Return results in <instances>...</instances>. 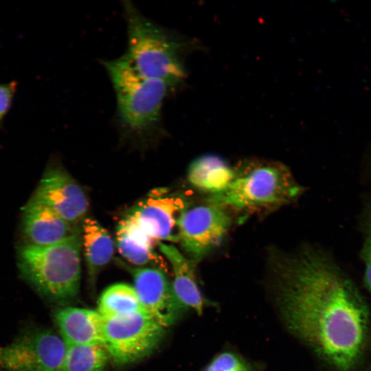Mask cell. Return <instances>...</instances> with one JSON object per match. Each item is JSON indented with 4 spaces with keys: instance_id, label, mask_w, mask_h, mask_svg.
<instances>
[{
    "instance_id": "1",
    "label": "cell",
    "mask_w": 371,
    "mask_h": 371,
    "mask_svg": "<svg viewBox=\"0 0 371 371\" xmlns=\"http://www.w3.org/2000/svg\"><path fill=\"white\" fill-rule=\"evenodd\" d=\"M276 304L287 328L339 371H350L365 346L369 313L352 282L306 249L273 262Z\"/></svg>"
},
{
    "instance_id": "2",
    "label": "cell",
    "mask_w": 371,
    "mask_h": 371,
    "mask_svg": "<svg viewBox=\"0 0 371 371\" xmlns=\"http://www.w3.org/2000/svg\"><path fill=\"white\" fill-rule=\"evenodd\" d=\"M102 65L114 91V122L121 138L145 146L165 136L163 108L174 90L140 76L123 56L102 60Z\"/></svg>"
},
{
    "instance_id": "3",
    "label": "cell",
    "mask_w": 371,
    "mask_h": 371,
    "mask_svg": "<svg viewBox=\"0 0 371 371\" xmlns=\"http://www.w3.org/2000/svg\"><path fill=\"white\" fill-rule=\"evenodd\" d=\"M127 44L122 55L142 76L168 85L174 91L186 77L185 60L193 41L145 16L131 1L122 2Z\"/></svg>"
},
{
    "instance_id": "4",
    "label": "cell",
    "mask_w": 371,
    "mask_h": 371,
    "mask_svg": "<svg viewBox=\"0 0 371 371\" xmlns=\"http://www.w3.org/2000/svg\"><path fill=\"white\" fill-rule=\"evenodd\" d=\"M302 192L303 188L286 166L253 161L236 169V176L225 191L207 199L229 212L247 214L278 208Z\"/></svg>"
},
{
    "instance_id": "5",
    "label": "cell",
    "mask_w": 371,
    "mask_h": 371,
    "mask_svg": "<svg viewBox=\"0 0 371 371\" xmlns=\"http://www.w3.org/2000/svg\"><path fill=\"white\" fill-rule=\"evenodd\" d=\"M81 230L47 246L26 244L18 251L23 277L43 295L58 302L74 298L80 288Z\"/></svg>"
},
{
    "instance_id": "6",
    "label": "cell",
    "mask_w": 371,
    "mask_h": 371,
    "mask_svg": "<svg viewBox=\"0 0 371 371\" xmlns=\"http://www.w3.org/2000/svg\"><path fill=\"white\" fill-rule=\"evenodd\" d=\"M164 333V327L144 310L104 318L102 345L115 363L124 365L148 355Z\"/></svg>"
},
{
    "instance_id": "7",
    "label": "cell",
    "mask_w": 371,
    "mask_h": 371,
    "mask_svg": "<svg viewBox=\"0 0 371 371\" xmlns=\"http://www.w3.org/2000/svg\"><path fill=\"white\" fill-rule=\"evenodd\" d=\"M229 212L209 201L188 204L179 221V242L194 264L218 246L232 225Z\"/></svg>"
},
{
    "instance_id": "8",
    "label": "cell",
    "mask_w": 371,
    "mask_h": 371,
    "mask_svg": "<svg viewBox=\"0 0 371 371\" xmlns=\"http://www.w3.org/2000/svg\"><path fill=\"white\" fill-rule=\"evenodd\" d=\"M67 344L50 330H38L0 347V367L8 371H62Z\"/></svg>"
},
{
    "instance_id": "9",
    "label": "cell",
    "mask_w": 371,
    "mask_h": 371,
    "mask_svg": "<svg viewBox=\"0 0 371 371\" xmlns=\"http://www.w3.org/2000/svg\"><path fill=\"white\" fill-rule=\"evenodd\" d=\"M188 202L166 188H156L128 212L157 243L179 242L178 221Z\"/></svg>"
},
{
    "instance_id": "10",
    "label": "cell",
    "mask_w": 371,
    "mask_h": 371,
    "mask_svg": "<svg viewBox=\"0 0 371 371\" xmlns=\"http://www.w3.org/2000/svg\"><path fill=\"white\" fill-rule=\"evenodd\" d=\"M33 197L74 225L86 218L89 202L83 189L59 168L47 170Z\"/></svg>"
},
{
    "instance_id": "11",
    "label": "cell",
    "mask_w": 371,
    "mask_h": 371,
    "mask_svg": "<svg viewBox=\"0 0 371 371\" xmlns=\"http://www.w3.org/2000/svg\"><path fill=\"white\" fill-rule=\"evenodd\" d=\"M144 310L163 327L173 324L184 307L177 300L164 271L153 267H128Z\"/></svg>"
},
{
    "instance_id": "12",
    "label": "cell",
    "mask_w": 371,
    "mask_h": 371,
    "mask_svg": "<svg viewBox=\"0 0 371 371\" xmlns=\"http://www.w3.org/2000/svg\"><path fill=\"white\" fill-rule=\"evenodd\" d=\"M22 228L27 244L35 246L57 243L78 229L33 196L23 209Z\"/></svg>"
},
{
    "instance_id": "13",
    "label": "cell",
    "mask_w": 371,
    "mask_h": 371,
    "mask_svg": "<svg viewBox=\"0 0 371 371\" xmlns=\"http://www.w3.org/2000/svg\"><path fill=\"white\" fill-rule=\"evenodd\" d=\"M115 240L119 253L130 263L137 267H153L168 272L166 261L154 250L157 242L130 214H126L118 223Z\"/></svg>"
},
{
    "instance_id": "14",
    "label": "cell",
    "mask_w": 371,
    "mask_h": 371,
    "mask_svg": "<svg viewBox=\"0 0 371 371\" xmlns=\"http://www.w3.org/2000/svg\"><path fill=\"white\" fill-rule=\"evenodd\" d=\"M158 245L170 264L173 275L171 286L177 300L184 308H191L201 314L207 302L198 285L194 263L173 245L159 242Z\"/></svg>"
},
{
    "instance_id": "15",
    "label": "cell",
    "mask_w": 371,
    "mask_h": 371,
    "mask_svg": "<svg viewBox=\"0 0 371 371\" xmlns=\"http://www.w3.org/2000/svg\"><path fill=\"white\" fill-rule=\"evenodd\" d=\"M55 320L67 345H102L104 318L97 311L67 307L56 313Z\"/></svg>"
},
{
    "instance_id": "16",
    "label": "cell",
    "mask_w": 371,
    "mask_h": 371,
    "mask_svg": "<svg viewBox=\"0 0 371 371\" xmlns=\"http://www.w3.org/2000/svg\"><path fill=\"white\" fill-rule=\"evenodd\" d=\"M236 176V169L215 155H203L190 164L187 178L197 190L216 195L225 191Z\"/></svg>"
},
{
    "instance_id": "17",
    "label": "cell",
    "mask_w": 371,
    "mask_h": 371,
    "mask_svg": "<svg viewBox=\"0 0 371 371\" xmlns=\"http://www.w3.org/2000/svg\"><path fill=\"white\" fill-rule=\"evenodd\" d=\"M81 240L89 280L93 284L98 274L113 256L114 241L108 231L91 217L82 221Z\"/></svg>"
},
{
    "instance_id": "18",
    "label": "cell",
    "mask_w": 371,
    "mask_h": 371,
    "mask_svg": "<svg viewBox=\"0 0 371 371\" xmlns=\"http://www.w3.org/2000/svg\"><path fill=\"white\" fill-rule=\"evenodd\" d=\"M144 310L133 286L125 283H116L102 293L97 311L103 318H110Z\"/></svg>"
},
{
    "instance_id": "19",
    "label": "cell",
    "mask_w": 371,
    "mask_h": 371,
    "mask_svg": "<svg viewBox=\"0 0 371 371\" xmlns=\"http://www.w3.org/2000/svg\"><path fill=\"white\" fill-rule=\"evenodd\" d=\"M109 355L102 345H67L62 371H103Z\"/></svg>"
},
{
    "instance_id": "20",
    "label": "cell",
    "mask_w": 371,
    "mask_h": 371,
    "mask_svg": "<svg viewBox=\"0 0 371 371\" xmlns=\"http://www.w3.org/2000/svg\"><path fill=\"white\" fill-rule=\"evenodd\" d=\"M204 371H253L252 366L243 357L233 352L217 355Z\"/></svg>"
},
{
    "instance_id": "21",
    "label": "cell",
    "mask_w": 371,
    "mask_h": 371,
    "mask_svg": "<svg viewBox=\"0 0 371 371\" xmlns=\"http://www.w3.org/2000/svg\"><path fill=\"white\" fill-rule=\"evenodd\" d=\"M16 87V81L0 84V126L12 105Z\"/></svg>"
},
{
    "instance_id": "22",
    "label": "cell",
    "mask_w": 371,
    "mask_h": 371,
    "mask_svg": "<svg viewBox=\"0 0 371 371\" xmlns=\"http://www.w3.org/2000/svg\"><path fill=\"white\" fill-rule=\"evenodd\" d=\"M363 261L365 264V282L369 291L371 293V234L364 247Z\"/></svg>"
}]
</instances>
